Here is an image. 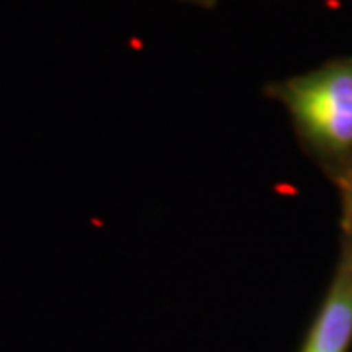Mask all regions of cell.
Here are the masks:
<instances>
[{"label":"cell","instance_id":"cell-1","mask_svg":"<svg viewBox=\"0 0 352 352\" xmlns=\"http://www.w3.org/2000/svg\"><path fill=\"white\" fill-rule=\"evenodd\" d=\"M270 96L288 112L303 151L335 184L352 176V59L276 82Z\"/></svg>","mask_w":352,"mask_h":352},{"label":"cell","instance_id":"cell-2","mask_svg":"<svg viewBox=\"0 0 352 352\" xmlns=\"http://www.w3.org/2000/svg\"><path fill=\"white\" fill-rule=\"evenodd\" d=\"M352 346V252L340 247L329 288L300 352H349Z\"/></svg>","mask_w":352,"mask_h":352},{"label":"cell","instance_id":"cell-3","mask_svg":"<svg viewBox=\"0 0 352 352\" xmlns=\"http://www.w3.org/2000/svg\"><path fill=\"white\" fill-rule=\"evenodd\" d=\"M340 194V229H342V249L352 252V176L337 184Z\"/></svg>","mask_w":352,"mask_h":352}]
</instances>
